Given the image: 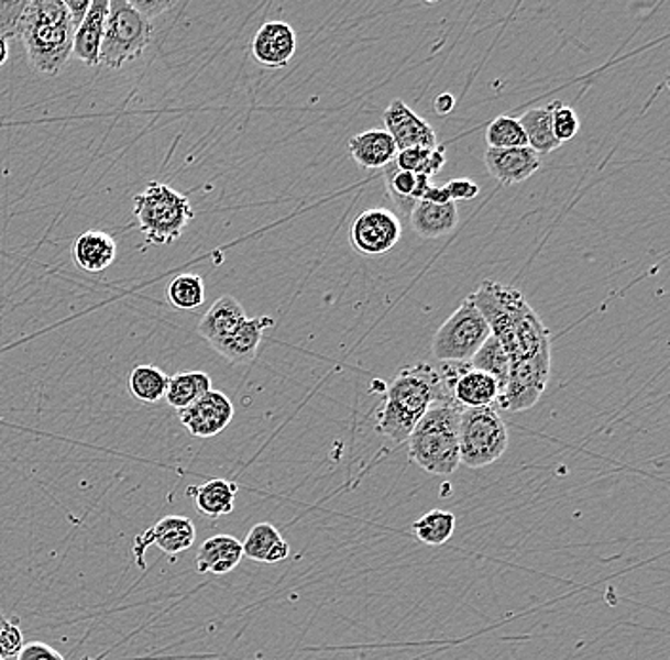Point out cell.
<instances>
[{
  "mask_svg": "<svg viewBox=\"0 0 670 660\" xmlns=\"http://www.w3.org/2000/svg\"><path fill=\"white\" fill-rule=\"evenodd\" d=\"M458 527L455 514L435 508L411 524V531L427 547H442L452 539Z\"/></svg>",
  "mask_w": 670,
  "mask_h": 660,
  "instance_id": "f546056e",
  "label": "cell"
},
{
  "mask_svg": "<svg viewBox=\"0 0 670 660\" xmlns=\"http://www.w3.org/2000/svg\"><path fill=\"white\" fill-rule=\"evenodd\" d=\"M421 200H427V202H435V205H446V202H452V200H450V195H448V190H446V187H437V185H429V187H427V190H425V195Z\"/></svg>",
  "mask_w": 670,
  "mask_h": 660,
  "instance_id": "b9f144b4",
  "label": "cell"
},
{
  "mask_svg": "<svg viewBox=\"0 0 670 660\" xmlns=\"http://www.w3.org/2000/svg\"><path fill=\"white\" fill-rule=\"evenodd\" d=\"M490 336V326L466 297L435 333L432 356L444 364H466Z\"/></svg>",
  "mask_w": 670,
  "mask_h": 660,
  "instance_id": "ba28073f",
  "label": "cell"
},
{
  "mask_svg": "<svg viewBox=\"0 0 670 660\" xmlns=\"http://www.w3.org/2000/svg\"><path fill=\"white\" fill-rule=\"evenodd\" d=\"M296 31L286 22L263 23L252 41L255 62L268 69L286 67L296 54Z\"/></svg>",
  "mask_w": 670,
  "mask_h": 660,
  "instance_id": "5bb4252c",
  "label": "cell"
},
{
  "mask_svg": "<svg viewBox=\"0 0 670 660\" xmlns=\"http://www.w3.org/2000/svg\"><path fill=\"white\" fill-rule=\"evenodd\" d=\"M242 542L233 535H216L198 548V573H212V575H227L239 568L242 560Z\"/></svg>",
  "mask_w": 670,
  "mask_h": 660,
  "instance_id": "d6986e66",
  "label": "cell"
},
{
  "mask_svg": "<svg viewBox=\"0 0 670 660\" xmlns=\"http://www.w3.org/2000/svg\"><path fill=\"white\" fill-rule=\"evenodd\" d=\"M73 260L86 273H101L117 260V240L103 231H88L73 246Z\"/></svg>",
  "mask_w": 670,
  "mask_h": 660,
  "instance_id": "7402d4cb",
  "label": "cell"
},
{
  "mask_svg": "<svg viewBox=\"0 0 670 660\" xmlns=\"http://www.w3.org/2000/svg\"><path fill=\"white\" fill-rule=\"evenodd\" d=\"M212 391V380L205 372H184L172 375L166 388V402L172 408L179 411L193 406L195 402L200 400L206 393Z\"/></svg>",
  "mask_w": 670,
  "mask_h": 660,
  "instance_id": "4316f807",
  "label": "cell"
},
{
  "mask_svg": "<svg viewBox=\"0 0 670 660\" xmlns=\"http://www.w3.org/2000/svg\"><path fill=\"white\" fill-rule=\"evenodd\" d=\"M465 367L461 364H446L442 370L429 364L404 367L388 385L377 430L396 446L408 442L411 430L435 402L453 400V385Z\"/></svg>",
  "mask_w": 670,
  "mask_h": 660,
  "instance_id": "6da1fadb",
  "label": "cell"
},
{
  "mask_svg": "<svg viewBox=\"0 0 670 660\" xmlns=\"http://www.w3.org/2000/svg\"><path fill=\"white\" fill-rule=\"evenodd\" d=\"M463 409L455 400L435 402L408 438L409 459L427 474L450 476L459 464V421Z\"/></svg>",
  "mask_w": 670,
  "mask_h": 660,
  "instance_id": "277c9868",
  "label": "cell"
},
{
  "mask_svg": "<svg viewBox=\"0 0 670 660\" xmlns=\"http://www.w3.org/2000/svg\"><path fill=\"white\" fill-rule=\"evenodd\" d=\"M205 280L200 274H179L169 282L168 299L176 309L195 310L205 305Z\"/></svg>",
  "mask_w": 670,
  "mask_h": 660,
  "instance_id": "d6a6232c",
  "label": "cell"
},
{
  "mask_svg": "<svg viewBox=\"0 0 670 660\" xmlns=\"http://www.w3.org/2000/svg\"><path fill=\"white\" fill-rule=\"evenodd\" d=\"M15 660H65V657L48 644L31 641L22 647L20 653L15 654Z\"/></svg>",
  "mask_w": 670,
  "mask_h": 660,
  "instance_id": "74e56055",
  "label": "cell"
},
{
  "mask_svg": "<svg viewBox=\"0 0 670 660\" xmlns=\"http://www.w3.org/2000/svg\"><path fill=\"white\" fill-rule=\"evenodd\" d=\"M233 417V402L213 388L193 406L179 411V421L195 438H213L221 435L231 425Z\"/></svg>",
  "mask_w": 670,
  "mask_h": 660,
  "instance_id": "4fadbf2b",
  "label": "cell"
},
{
  "mask_svg": "<svg viewBox=\"0 0 670 660\" xmlns=\"http://www.w3.org/2000/svg\"><path fill=\"white\" fill-rule=\"evenodd\" d=\"M23 646H25V639H23L22 628L15 623H10L0 612V657L2 659L15 657L22 651Z\"/></svg>",
  "mask_w": 670,
  "mask_h": 660,
  "instance_id": "d590c367",
  "label": "cell"
},
{
  "mask_svg": "<svg viewBox=\"0 0 670 660\" xmlns=\"http://www.w3.org/2000/svg\"><path fill=\"white\" fill-rule=\"evenodd\" d=\"M134 213L149 246H169L195 219L189 198L166 183L151 182L135 195Z\"/></svg>",
  "mask_w": 670,
  "mask_h": 660,
  "instance_id": "5b68a950",
  "label": "cell"
},
{
  "mask_svg": "<svg viewBox=\"0 0 670 660\" xmlns=\"http://www.w3.org/2000/svg\"><path fill=\"white\" fill-rule=\"evenodd\" d=\"M195 541H197V527L193 524L191 518L172 514V516L161 518L155 526L149 527L147 531L138 535L132 552L138 560V565L143 570L145 568L143 554L149 547L156 544L164 554L176 556L187 552Z\"/></svg>",
  "mask_w": 670,
  "mask_h": 660,
  "instance_id": "8fae6325",
  "label": "cell"
},
{
  "mask_svg": "<svg viewBox=\"0 0 670 660\" xmlns=\"http://www.w3.org/2000/svg\"><path fill=\"white\" fill-rule=\"evenodd\" d=\"M246 310L233 296H221L198 322V333L208 343L216 344L229 338L246 320Z\"/></svg>",
  "mask_w": 670,
  "mask_h": 660,
  "instance_id": "ac0fdd59",
  "label": "cell"
},
{
  "mask_svg": "<svg viewBox=\"0 0 670 660\" xmlns=\"http://www.w3.org/2000/svg\"><path fill=\"white\" fill-rule=\"evenodd\" d=\"M385 132L395 141L398 151L406 148H437V132L427 120L421 119L403 99H393L383 113Z\"/></svg>",
  "mask_w": 670,
  "mask_h": 660,
  "instance_id": "7c38bea8",
  "label": "cell"
},
{
  "mask_svg": "<svg viewBox=\"0 0 670 660\" xmlns=\"http://www.w3.org/2000/svg\"><path fill=\"white\" fill-rule=\"evenodd\" d=\"M453 107H455V98H453L452 94H440L437 99H435V111L437 114H450L453 111Z\"/></svg>",
  "mask_w": 670,
  "mask_h": 660,
  "instance_id": "7bdbcfd3",
  "label": "cell"
},
{
  "mask_svg": "<svg viewBox=\"0 0 670 660\" xmlns=\"http://www.w3.org/2000/svg\"><path fill=\"white\" fill-rule=\"evenodd\" d=\"M109 0H92L85 20L75 29L73 36V56H77L88 67H98L99 50L106 35Z\"/></svg>",
  "mask_w": 670,
  "mask_h": 660,
  "instance_id": "e0dca14e",
  "label": "cell"
},
{
  "mask_svg": "<svg viewBox=\"0 0 670 660\" xmlns=\"http://www.w3.org/2000/svg\"><path fill=\"white\" fill-rule=\"evenodd\" d=\"M497 396H499L497 381L487 373L473 370L471 365H466L453 385V400L458 402L461 408L494 406Z\"/></svg>",
  "mask_w": 670,
  "mask_h": 660,
  "instance_id": "603a6c76",
  "label": "cell"
},
{
  "mask_svg": "<svg viewBox=\"0 0 670 660\" xmlns=\"http://www.w3.org/2000/svg\"><path fill=\"white\" fill-rule=\"evenodd\" d=\"M0 660H4V659H2V657H0Z\"/></svg>",
  "mask_w": 670,
  "mask_h": 660,
  "instance_id": "f6af8a7d",
  "label": "cell"
},
{
  "mask_svg": "<svg viewBox=\"0 0 670 660\" xmlns=\"http://www.w3.org/2000/svg\"><path fill=\"white\" fill-rule=\"evenodd\" d=\"M64 2L67 10H69V15H72L73 25L77 29L80 22L85 20L86 12H88L92 0H64Z\"/></svg>",
  "mask_w": 670,
  "mask_h": 660,
  "instance_id": "60d3db41",
  "label": "cell"
},
{
  "mask_svg": "<svg viewBox=\"0 0 670 660\" xmlns=\"http://www.w3.org/2000/svg\"><path fill=\"white\" fill-rule=\"evenodd\" d=\"M518 122L523 127L528 147L534 148L537 155H549V153L560 147V141L554 138V132H552L549 106L529 109L518 119Z\"/></svg>",
  "mask_w": 670,
  "mask_h": 660,
  "instance_id": "83f0119b",
  "label": "cell"
},
{
  "mask_svg": "<svg viewBox=\"0 0 670 660\" xmlns=\"http://www.w3.org/2000/svg\"><path fill=\"white\" fill-rule=\"evenodd\" d=\"M242 554L252 562L275 565L288 560L289 544L284 541L283 534L273 524L263 521L250 529V534L242 542Z\"/></svg>",
  "mask_w": 670,
  "mask_h": 660,
  "instance_id": "cb8c5ba5",
  "label": "cell"
},
{
  "mask_svg": "<svg viewBox=\"0 0 670 660\" xmlns=\"http://www.w3.org/2000/svg\"><path fill=\"white\" fill-rule=\"evenodd\" d=\"M409 226L421 239H440L458 227L459 213L455 202L435 205L419 200L409 213Z\"/></svg>",
  "mask_w": 670,
  "mask_h": 660,
  "instance_id": "44dd1931",
  "label": "cell"
},
{
  "mask_svg": "<svg viewBox=\"0 0 670 660\" xmlns=\"http://www.w3.org/2000/svg\"><path fill=\"white\" fill-rule=\"evenodd\" d=\"M168 381V375L156 365H135L128 377V391L135 400L143 402V404H156L166 396Z\"/></svg>",
  "mask_w": 670,
  "mask_h": 660,
  "instance_id": "f1b7e54d",
  "label": "cell"
},
{
  "mask_svg": "<svg viewBox=\"0 0 670 660\" xmlns=\"http://www.w3.org/2000/svg\"><path fill=\"white\" fill-rule=\"evenodd\" d=\"M510 364H513L510 356H508L507 351L503 349V344L494 336H490L484 341V344L480 346L476 354L469 362V365L473 370L492 375L497 381V385H499V393H502L505 383H507Z\"/></svg>",
  "mask_w": 670,
  "mask_h": 660,
  "instance_id": "4dcf8cb0",
  "label": "cell"
},
{
  "mask_svg": "<svg viewBox=\"0 0 670 660\" xmlns=\"http://www.w3.org/2000/svg\"><path fill=\"white\" fill-rule=\"evenodd\" d=\"M508 448V429L494 406L465 408L459 421V461L484 469L499 461Z\"/></svg>",
  "mask_w": 670,
  "mask_h": 660,
  "instance_id": "52a82bcc",
  "label": "cell"
},
{
  "mask_svg": "<svg viewBox=\"0 0 670 660\" xmlns=\"http://www.w3.org/2000/svg\"><path fill=\"white\" fill-rule=\"evenodd\" d=\"M551 380V343L545 344L541 351L510 364L508 380L497 396V408L520 414L534 408L543 396L545 388Z\"/></svg>",
  "mask_w": 670,
  "mask_h": 660,
  "instance_id": "9c48e42d",
  "label": "cell"
},
{
  "mask_svg": "<svg viewBox=\"0 0 670 660\" xmlns=\"http://www.w3.org/2000/svg\"><path fill=\"white\" fill-rule=\"evenodd\" d=\"M239 485L229 480L216 479L202 485H189L185 495L195 499L198 510L208 518H223L234 510Z\"/></svg>",
  "mask_w": 670,
  "mask_h": 660,
  "instance_id": "d4e9b609",
  "label": "cell"
},
{
  "mask_svg": "<svg viewBox=\"0 0 670 660\" xmlns=\"http://www.w3.org/2000/svg\"><path fill=\"white\" fill-rule=\"evenodd\" d=\"M349 153L360 168L382 169L387 168L388 164L395 161L398 148L385 130L375 128L351 138Z\"/></svg>",
  "mask_w": 670,
  "mask_h": 660,
  "instance_id": "ffe728a7",
  "label": "cell"
},
{
  "mask_svg": "<svg viewBox=\"0 0 670 660\" xmlns=\"http://www.w3.org/2000/svg\"><path fill=\"white\" fill-rule=\"evenodd\" d=\"M8 59V43L4 38H0V67L7 64Z\"/></svg>",
  "mask_w": 670,
  "mask_h": 660,
  "instance_id": "ee69618b",
  "label": "cell"
},
{
  "mask_svg": "<svg viewBox=\"0 0 670 660\" xmlns=\"http://www.w3.org/2000/svg\"><path fill=\"white\" fill-rule=\"evenodd\" d=\"M383 169H385V182H387L391 200L395 202L396 210L400 211V216L409 218V213L416 208L417 202L424 198L427 187L431 185V179L417 176V174H411L406 169L396 168L395 161Z\"/></svg>",
  "mask_w": 670,
  "mask_h": 660,
  "instance_id": "484cf974",
  "label": "cell"
},
{
  "mask_svg": "<svg viewBox=\"0 0 670 660\" xmlns=\"http://www.w3.org/2000/svg\"><path fill=\"white\" fill-rule=\"evenodd\" d=\"M551 109L552 132L554 138L560 141V145L565 141H572L578 135L581 122L572 107L565 106L564 101H552L549 103Z\"/></svg>",
  "mask_w": 670,
  "mask_h": 660,
  "instance_id": "e575fe53",
  "label": "cell"
},
{
  "mask_svg": "<svg viewBox=\"0 0 670 660\" xmlns=\"http://www.w3.org/2000/svg\"><path fill=\"white\" fill-rule=\"evenodd\" d=\"M130 4L149 22L155 20L156 15H163L164 12L176 7V2H169V0H130Z\"/></svg>",
  "mask_w": 670,
  "mask_h": 660,
  "instance_id": "ab89813d",
  "label": "cell"
},
{
  "mask_svg": "<svg viewBox=\"0 0 670 660\" xmlns=\"http://www.w3.org/2000/svg\"><path fill=\"white\" fill-rule=\"evenodd\" d=\"M28 2H0V38L18 36L20 20Z\"/></svg>",
  "mask_w": 670,
  "mask_h": 660,
  "instance_id": "8d00e7d4",
  "label": "cell"
},
{
  "mask_svg": "<svg viewBox=\"0 0 670 660\" xmlns=\"http://www.w3.org/2000/svg\"><path fill=\"white\" fill-rule=\"evenodd\" d=\"M75 25L64 0H28L18 38L33 69L56 77L73 54Z\"/></svg>",
  "mask_w": 670,
  "mask_h": 660,
  "instance_id": "3957f363",
  "label": "cell"
},
{
  "mask_svg": "<svg viewBox=\"0 0 670 660\" xmlns=\"http://www.w3.org/2000/svg\"><path fill=\"white\" fill-rule=\"evenodd\" d=\"M403 237V223L396 213L385 208L362 211L354 219L349 239L351 246L362 255H382L398 244Z\"/></svg>",
  "mask_w": 670,
  "mask_h": 660,
  "instance_id": "30bf717a",
  "label": "cell"
},
{
  "mask_svg": "<svg viewBox=\"0 0 670 660\" xmlns=\"http://www.w3.org/2000/svg\"><path fill=\"white\" fill-rule=\"evenodd\" d=\"M490 331L510 356V362L529 359L551 343V333L541 317L526 301L520 289L484 280L469 296Z\"/></svg>",
  "mask_w": 670,
  "mask_h": 660,
  "instance_id": "7a4b0ae2",
  "label": "cell"
},
{
  "mask_svg": "<svg viewBox=\"0 0 670 660\" xmlns=\"http://www.w3.org/2000/svg\"><path fill=\"white\" fill-rule=\"evenodd\" d=\"M396 168L406 169L417 176L431 179L440 169L444 168V147L437 148H406L398 151L395 158Z\"/></svg>",
  "mask_w": 670,
  "mask_h": 660,
  "instance_id": "1f68e13d",
  "label": "cell"
},
{
  "mask_svg": "<svg viewBox=\"0 0 670 660\" xmlns=\"http://www.w3.org/2000/svg\"><path fill=\"white\" fill-rule=\"evenodd\" d=\"M444 187L452 202H455V200H473V198L480 195L479 183H474L473 179H466V177L450 179V182L446 183Z\"/></svg>",
  "mask_w": 670,
  "mask_h": 660,
  "instance_id": "f35d334b",
  "label": "cell"
},
{
  "mask_svg": "<svg viewBox=\"0 0 670 660\" xmlns=\"http://www.w3.org/2000/svg\"><path fill=\"white\" fill-rule=\"evenodd\" d=\"M487 148L528 147L523 127L513 117H497L486 128Z\"/></svg>",
  "mask_w": 670,
  "mask_h": 660,
  "instance_id": "836d02e7",
  "label": "cell"
},
{
  "mask_svg": "<svg viewBox=\"0 0 670 660\" xmlns=\"http://www.w3.org/2000/svg\"><path fill=\"white\" fill-rule=\"evenodd\" d=\"M273 326L275 320L271 317L246 318L229 338L212 344V349L231 364H250L260 352L263 331Z\"/></svg>",
  "mask_w": 670,
  "mask_h": 660,
  "instance_id": "2e32d148",
  "label": "cell"
},
{
  "mask_svg": "<svg viewBox=\"0 0 670 660\" xmlns=\"http://www.w3.org/2000/svg\"><path fill=\"white\" fill-rule=\"evenodd\" d=\"M484 162L490 176L503 185L524 183L541 166V158L529 147L487 148Z\"/></svg>",
  "mask_w": 670,
  "mask_h": 660,
  "instance_id": "9a60e30c",
  "label": "cell"
},
{
  "mask_svg": "<svg viewBox=\"0 0 670 660\" xmlns=\"http://www.w3.org/2000/svg\"><path fill=\"white\" fill-rule=\"evenodd\" d=\"M153 25L127 0H111L107 14L106 35L99 50V65L120 69L132 64L149 48Z\"/></svg>",
  "mask_w": 670,
  "mask_h": 660,
  "instance_id": "8992f818",
  "label": "cell"
}]
</instances>
